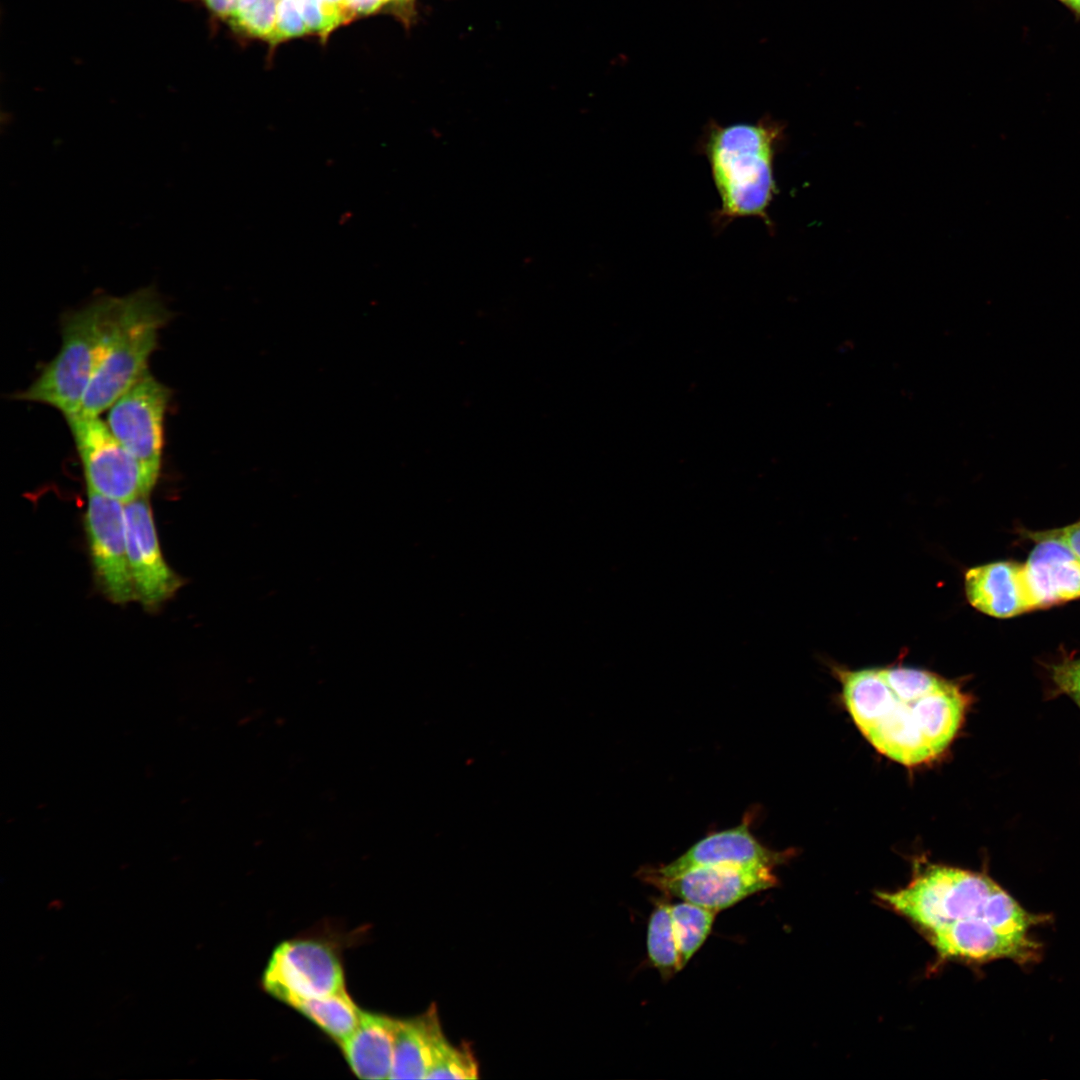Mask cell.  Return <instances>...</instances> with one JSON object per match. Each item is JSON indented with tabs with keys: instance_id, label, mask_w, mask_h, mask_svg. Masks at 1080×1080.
<instances>
[{
	"instance_id": "cell-32",
	"label": "cell",
	"mask_w": 1080,
	"mask_h": 1080,
	"mask_svg": "<svg viewBox=\"0 0 1080 1080\" xmlns=\"http://www.w3.org/2000/svg\"><path fill=\"white\" fill-rule=\"evenodd\" d=\"M278 1V0H277Z\"/></svg>"
},
{
	"instance_id": "cell-21",
	"label": "cell",
	"mask_w": 1080,
	"mask_h": 1080,
	"mask_svg": "<svg viewBox=\"0 0 1080 1080\" xmlns=\"http://www.w3.org/2000/svg\"><path fill=\"white\" fill-rule=\"evenodd\" d=\"M277 20V0H259L248 11L229 20L237 30L272 40Z\"/></svg>"
},
{
	"instance_id": "cell-29",
	"label": "cell",
	"mask_w": 1080,
	"mask_h": 1080,
	"mask_svg": "<svg viewBox=\"0 0 1080 1080\" xmlns=\"http://www.w3.org/2000/svg\"><path fill=\"white\" fill-rule=\"evenodd\" d=\"M390 2H393L399 9L407 10L412 8L415 0H390Z\"/></svg>"
},
{
	"instance_id": "cell-20",
	"label": "cell",
	"mask_w": 1080,
	"mask_h": 1080,
	"mask_svg": "<svg viewBox=\"0 0 1080 1080\" xmlns=\"http://www.w3.org/2000/svg\"><path fill=\"white\" fill-rule=\"evenodd\" d=\"M478 1065L466 1046L453 1047L449 1043L428 1071L425 1079H476Z\"/></svg>"
},
{
	"instance_id": "cell-30",
	"label": "cell",
	"mask_w": 1080,
	"mask_h": 1080,
	"mask_svg": "<svg viewBox=\"0 0 1080 1080\" xmlns=\"http://www.w3.org/2000/svg\"><path fill=\"white\" fill-rule=\"evenodd\" d=\"M1069 7L1080 14V0H1073Z\"/></svg>"
},
{
	"instance_id": "cell-8",
	"label": "cell",
	"mask_w": 1080,
	"mask_h": 1080,
	"mask_svg": "<svg viewBox=\"0 0 1080 1080\" xmlns=\"http://www.w3.org/2000/svg\"><path fill=\"white\" fill-rule=\"evenodd\" d=\"M171 390L149 372L108 409L107 425L120 443L159 478L164 418Z\"/></svg>"
},
{
	"instance_id": "cell-9",
	"label": "cell",
	"mask_w": 1080,
	"mask_h": 1080,
	"mask_svg": "<svg viewBox=\"0 0 1080 1080\" xmlns=\"http://www.w3.org/2000/svg\"><path fill=\"white\" fill-rule=\"evenodd\" d=\"M84 523L100 590L115 604L138 601L128 559L124 504L88 491Z\"/></svg>"
},
{
	"instance_id": "cell-10",
	"label": "cell",
	"mask_w": 1080,
	"mask_h": 1080,
	"mask_svg": "<svg viewBox=\"0 0 1080 1080\" xmlns=\"http://www.w3.org/2000/svg\"><path fill=\"white\" fill-rule=\"evenodd\" d=\"M637 874L666 895L717 912L777 884L769 867L702 866L669 877L641 868Z\"/></svg>"
},
{
	"instance_id": "cell-15",
	"label": "cell",
	"mask_w": 1080,
	"mask_h": 1080,
	"mask_svg": "<svg viewBox=\"0 0 1080 1080\" xmlns=\"http://www.w3.org/2000/svg\"><path fill=\"white\" fill-rule=\"evenodd\" d=\"M448 1043L434 1004L417 1017L396 1019L389 1079H425Z\"/></svg>"
},
{
	"instance_id": "cell-28",
	"label": "cell",
	"mask_w": 1080,
	"mask_h": 1080,
	"mask_svg": "<svg viewBox=\"0 0 1080 1080\" xmlns=\"http://www.w3.org/2000/svg\"><path fill=\"white\" fill-rule=\"evenodd\" d=\"M329 10L337 14L343 22L349 21L345 11L346 0H320Z\"/></svg>"
},
{
	"instance_id": "cell-2",
	"label": "cell",
	"mask_w": 1080,
	"mask_h": 1080,
	"mask_svg": "<svg viewBox=\"0 0 1080 1080\" xmlns=\"http://www.w3.org/2000/svg\"><path fill=\"white\" fill-rule=\"evenodd\" d=\"M844 703L881 754L906 766L934 760L958 733L968 697L952 681L906 667L840 671Z\"/></svg>"
},
{
	"instance_id": "cell-17",
	"label": "cell",
	"mask_w": 1080,
	"mask_h": 1080,
	"mask_svg": "<svg viewBox=\"0 0 1080 1080\" xmlns=\"http://www.w3.org/2000/svg\"><path fill=\"white\" fill-rule=\"evenodd\" d=\"M293 1008L316 1024L339 1045L358 1027L362 1010L350 998L345 988L332 994L302 1001Z\"/></svg>"
},
{
	"instance_id": "cell-4",
	"label": "cell",
	"mask_w": 1080,
	"mask_h": 1080,
	"mask_svg": "<svg viewBox=\"0 0 1080 1080\" xmlns=\"http://www.w3.org/2000/svg\"><path fill=\"white\" fill-rule=\"evenodd\" d=\"M121 296L101 295L61 320L62 344L18 400L49 405L65 417L80 411L86 391L110 343Z\"/></svg>"
},
{
	"instance_id": "cell-6",
	"label": "cell",
	"mask_w": 1080,
	"mask_h": 1080,
	"mask_svg": "<svg viewBox=\"0 0 1080 1080\" xmlns=\"http://www.w3.org/2000/svg\"><path fill=\"white\" fill-rule=\"evenodd\" d=\"M82 463L88 491L123 504L149 496L158 478L113 435L98 416L65 417Z\"/></svg>"
},
{
	"instance_id": "cell-14",
	"label": "cell",
	"mask_w": 1080,
	"mask_h": 1080,
	"mask_svg": "<svg viewBox=\"0 0 1080 1080\" xmlns=\"http://www.w3.org/2000/svg\"><path fill=\"white\" fill-rule=\"evenodd\" d=\"M964 584L968 602L989 616L1010 618L1032 610L1023 563L998 561L973 567Z\"/></svg>"
},
{
	"instance_id": "cell-1",
	"label": "cell",
	"mask_w": 1080,
	"mask_h": 1080,
	"mask_svg": "<svg viewBox=\"0 0 1080 1080\" xmlns=\"http://www.w3.org/2000/svg\"><path fill=\"white\" fill-rule=\"evenodd\" d=\"M877 897L909 920L944 960L983 963L1037 959L1027 931L1047 916L1026 911L985 874L940 864L921 866L904 888Z\"/></svg>"
},
{
	"instance_id": "cell-19",
	"label": "cell",
	"mask_w": 1080,
	"mask_h": 1080,
	"mask_svg": "<svg viewBox=\"0 0 1080 1080\" xmlns=\"http://www.w3.org/2000/svg\"><path fill=\"white\" fill-rule=\"evenodd\" d=\"M647 952L650 962L664 978L681 970L669 903H657L650 915Z\"/></svg>"
},
{
	"instance_id": "cell-13",
	"label": "cell",
	"mask_w": 1080,
	"mask_h": 1080,
	"mask_svg": "<svg viewBox=\"0 0 1080 1080\" xmlns=\"http://www.w3.org/2000/svg\"><path fill=\"white\" fill-rule=\"evenodd\" d=\"M752 816L745 815L736 827L707 835L668 864L642 868L649 873L665 877L702 866L773 869L783 863L789 855L772 850L758 841L750 830Z\"/></svg>"
},
{
	"instance_id": "cell-25",
	"label": "cell",
	"mask_w": 1080,
	"mask_h": 1080,
	"mask_svg": "<svg viewBox=\"0 0 1080 1080\" xmlns=\"http://www.w3.org/2000/svg\"><path fill=\"white\" fill-rule=\"evenodd\" d=\"M390 0H346L345 11L351 20L354 16L370 14Z\"/></svg>"
},
{
	"instance_id": "cell-31",
	"label": "cell",
	"mask_w": 1080,
	"mask_h": 1080,
	"mask_svg": "<svg viewBox=\"0 0 1080 1080\" xmlns=\"http://www.w3.org/2000/svg\"><path fill=\"white\" fill-rule=\"evenodd\" d=\"M1060 1L1064 2L1067 6H1069L1072 3L1073 0H1060Z\"/></svg>"
},
{
	"instance_id": "cell-12",
	"label": "cell",
	"mask_w": 1080,
	"mask_h": 1080,
	"mask_svg": "<svg viewBox=\"0 0 1080 1080\" xmlns=\"http://www.w3.org/2000/svg\"><path fill=\"white\" fill-rule=\"evenodd\" d=\"M1036 544L1024 565L1032 610L1080 598V559L1058 529L1029 532Z\"/></svg>"
},
{
	"instance_id": "cell-11",
	"label": "cell",
	"mask_w": 1080,
	"mask_h": 1080,
	"mask_svg": "<svg viewBox=\"0 0 1080 1080\" xmlns=\"http://www.w3.org/2000/svg\"><path fill=\"white\" fill-rule=\"evenodd\" d=\"M127 552L138 601L157 610L183 585L167 564L158 540L149 496L124 504Z\"/></svg>"
},
{
	"instance_id": "cell-3",
	"label": "cell",
	"mask_w": 1080,
	"mask_h": 1080,
	"mask_svg": "<svg viewBox=\"0 0 1080 1080\" xmlns=\"http://www.w3.org/2000/svg\"><path fill=\"white\" fill-rule=\"evenodd\" d=\"M783 131L769 116L755 123L724 126L710 121L706 126L701 148L720 198L716 224L755 217L772 225L768 209L777 192L773 167Z\"/></svg>"
},
{
	"instance_id": "cell-27",
	"label": "cell",
	"mask_w": 1080,
	"mask_h": 1080,
	"mask_svg": "<svg viewBox=\"0 0 1080 1080\" xmlns=\"http://www.w3.org/2000/svg\"><path fill=\"white\" fill-rule=\"evenodd\" d=\"M216 15L231 19L238 8L239 0H203Z\"/></svg>"
},
{
	"instance_id": "cell-16",
	"label": "cell",
	"mask_w": 1080,
	"mask_h": 1080,
	"mask_svg": "<svg viewBox=\"0 0 1080 1080\" xmlns=\"http://www.w3.org/2000/svg\"><path fill=\"white\" fill-rule=\"evenodd\" d=\"M396 1019L362 1012L356 1030L339 1046L353 1073L361 1079H389Z\"/></svg>"
},
{
	"instance_id": "cell-22",
	"label": "cell",
	"mask_w": 1080,
	"mask_h": 1080,
	"mask_svg": "<svg viewBox=\"0 0 1080 1080\" xmlns=\"http://www.w3.org/2000/svg\"><path fill=\"white\" fill-rule=\"evenodd\" d=\"M309 32L296 0H278L277 20L272 42Z\"/></svg>"
},
{
	"instance_id": "cell-26",
	"label": "cell",
	"mask_w": 1080,
	"mask_h": 1080,
	"mask_svg": "<svg viewBox=\"0 0 1080 1080\" xmlns=\"http://www.w3.org/2000/svg\"><path fill=\"white\" fill-rule=\"evenodd\" d=\"M1063 541L1080 559V520L1063 528H1057Z\"/></svg>"
},
{
	"instance_id": "cell-18",
	"label": "cell",
	"mask_w": 1080,
	"mask_h": 1080,
	"mask_svg": "<svg viewBox=\"0 0 1080 1080\" xmlns=\"http://www.w3.org/2000/svg\"><path fill=\"white\" fill-rule=\"evenodd\" d=\"M680 968H684L711 932L717 911L687 902L670 904Z\"/></svg>"
},
{
	"instance_id": "cell-7",
	"label": "cell",
	"mask_w": 1080,
	"mask_h": 1080,
	"mask_svg": "<svg viewBox=\"0 0 1080 1080\" xmlns=\"http://www.w3.org/2000/svg\"><path fill=\"white\" fill-rule=\"evenodd\" d=\"M263 987L291 1007L344 989L338 952L330 943L314 938L284 941L272 953Z\"/></svg>"
},
{
	"instance_id": "cell-23",
	"label": "cell",
	"mask_w": 1080,
	"mask_h": 1080,
	"mask_svg": "<svg viewBox=\"0 0 1080 1080\" xmlns=\"http://www.w3.org/2000/svg\"><path fill=\"white\" fill-rule=\"evenodd\" d=\"M309 32L327 34L343 20L320 0H296Z\"/></svg>"
},
{
	"instance_id": "cell-5",
	"label": "cell",
	"mask_w": 1080,
	"mask_h": 1080,
	"mask_svg": "<svg viewBox=\"0 0 1080 1080\" xmlns=\"http://www.w3.org/2000/svg\"><path fill=\"white\" fill-rule=\"evenodd\" d=\"M170 316L152 286L121 296L110 343L78 413L99 416L148 372L159 330Z\"/></svg>"
},
{
	"instance_id": "cell-24",
	"label": "cell",
	"mask_w": 1080,
	"mask_h": 1080,
	"mask_svg": "<svg viewBox=\"0 0 1080 1080\" xmlns=\"http://www.w3.org/2000/svg\"><path fill=\"white\" fill-rule=\"evenodd\" d=\"M1053 682L1080 707V658L1068 659L1050 667Z\"/></svg>"
}]
</instances>
